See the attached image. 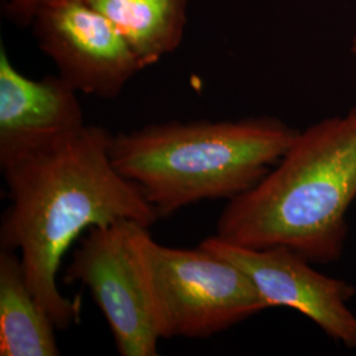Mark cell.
I'll return each instance as SVG.
<instances>
[{"label": "cell", "mask_w": 356, "mask_h": 356, "mask_svg": "<svg viewBox=\"0 0 356 356\" xmlns=\"http://www.w3.org/2000/svg\"><path fill=\"white\" fill-rule=\"evenodd\" d=\"M111 138L106 128L86 124L1 166L11 204L1 220L0 250L20 254L26 282L57 330L73 326L81 312L57 284L70 245L95 226L135 220L151 229L160 218L140 189L116 170Z\"/></svg>", "instance_id": "6da1fadb"}, {"label": "cell", "mask_w": 356, "mask_h": 356, "mask_svg": "<svg viewBox=\"0 0 356 356\" xmlns=\"http://www.w3.org/2000/svg\"><path fill=\"white\" fill-rule=\"evenodd\" d=\"M300 131L280 119L166 122L113 135L116 170L160 218L209 200L251 191L291 148Z\"/></svg>", "instance_id": "3957f363"}, {"label": "cell", "mask_w": 356, "mask_h": 356, "mask_svg": "<svg viewBox=\"0 0 356 356\" xmlns=\"http://www.w3.org/2000/svg\"><path fill=\"white\" fill-rule=\"evenodd\" d=\"M351 51H353V54H354V57L356 58V33L354 38H353V42H351Z\"/></svg>", "instance_id": "7c38bea8"}, {"label": "cell", "mask_w": 356, "mask_h": 356, "mask_svg": "<svg viewBox=\"0 0 356 356\" xmlns=\"http://www.w3.org/2000/svg\"><path fill=\"white\" fill-rule=\"evenodd\" d=\"M144 229L135 220L91 227L65 270L66 284L89 289L122 356H156L161 339L141 260Z\"/></svg>", "instance_id": "5b68a950"}, {"label": "cell", "mask_w": 356, "mask_h": 356, "mask_svg": "<svg viewBox=\"0 0 356 356\" xmlns=\"http://www.w3.org/2000/svg\"><path fill=\"white\" fill-rule=\"evenodd\" d=\"M57 330L26 279L17 252L0 251V355L57 356Z\"/></svg>", "instance_id": "9c48e42d"}, {"label": "cell", "mask_w": 356, "mask_h": 356, "mask_svg": "<svg viewBox=\"0 0 356 356\" xmlns=\"http://www.w3.org/2000/svg\"><path fill=\"white\" fill-rule=\"evenodd\" d=\"M7 13L17 24H32L38 7L44 0H6Z\"/></svg>", "instance_id": "8fae6325"}, {"label": "cell", "mask_w": 356, "mask_h": 356, "mask_svg": "<svg viewBox=\"0 0 356 356\" xmlns=\"http://www.w3.org/2000/svg\"><path fill=\"white\" fill-rule=\"evenodd\" d=\"M356 200V106L300 131L251 191L229 201L216 235L247 248L286 247L312 264L337 261Z\"/></svg>", "instance_id": "7a4b0ae2"}, {"label": "cell", "mask_w": 356, "mask_h": 356, "mask_svg": "<svg viewBox=\"0 0 356 356\" xmlns=\"http://www.w3.org/2000/svg\"><path fill=\"white\" fill-rule=\"evenodd\" d=\"M78 91L60 76L32 79L0 48V168L85 127Z\"/></svg>", "instance_id": "ba28073f"}, {"label": "cell", "mask_w": 356, "mask_h": 356, "mask_svg": "<svg viewBox=\"0 0 356 356\" xmlns=\"http://www.w3.org/2000/svg\"><path fill=\"white\" fill-rule=\"evenodd\" d=\"M115 26L143 69L177 49L189 0H85Z\"/></svg>", "instance_id": "30bf717a"}, {"label": "cell", "mask_w": 356, "mask_h": 356, "mask_svg": "<svg viewBox=\"0 0 356 356\" xmlns=\"http://www.w3.org/2000/svg\"><path fill=\"white\" fill-rule=\"evenodd\" d=\"M241 268L268 307L294 309L313 321L331 339L356 348V317L348 301L355 288L310 267V261L286 247L247 248L216 235L200 244Z\"/></svg>", "instance_id": "52a82bcc"}, {"label": "cell", "mask_w": 356, "mask_h": 356, "mask_svg": "<svg viewBox=\"0 0 356 356\" xmlns=\"http://www.w3.org/2000/svg\"><path fill=\"white\" fill-rule=\"evenodd\" d=\"M32 24L40 49L78 92L114 99L143 70L115 26L85 0H44Z\"/></svg>", "instance_id": "8992f818"}, {"label": "cell", "mask_w": 356, "mask_h": 356, "mask_svg": "<svg viewBox=\"0 0 356 356\" xmlns=\"http://www.w3.org/2000/svg\"><path fill=\"white\" fill-rule=\"evenodd\" d=\"M143 268L161 339H204L269 309L241 268L204 247L175 248L140 236Z\"/></svg>", "instance_id": "277c9868"}]
</instances>
